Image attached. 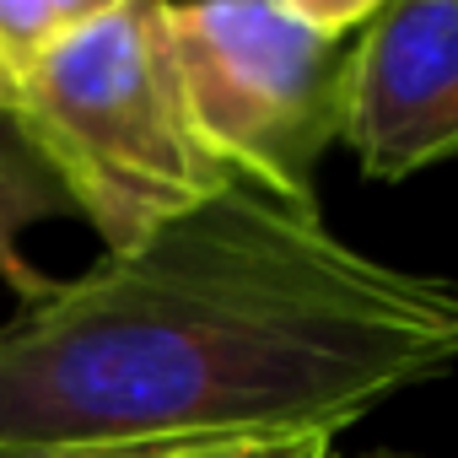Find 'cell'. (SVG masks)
Returning a JSON list of instances; mask_svg holds the SVG:
<instances>
[{"label": "cell", "mask_w": 458, "mask_h": 458, "mask_svg": "<svg viewBox=\"0 0 458 458\" xmlns=\"http://www.w3.org/2000/svg\"><path fill=\"white\" fill-rule=\"evenodd\" d=\"M458 367V286L340 243L318 205L221 189L0 329V447L335 437Z\"/></svg>", "instance_id": "1"}, {"label": "cell", "mask_w": 458, "mask_h": 458, "mask_svg": "<svg viewBox=\"0 0 458 458\" xmlns=\"http://www.w3.org/2000/svg\"><path fill=\"white\" fill-rule=\"evenodd\" d=\"M6 124L60 178L108 254L233 189L189 119L162 0H103L87 28L17 76Z\"/></svg>", "instance_id": "2"}, {"label": "cell", "mask_w": 458, "mask_h": 458, "mask_svg": "<svg viewBox=\"0 0 458 458\" xmlns=\"http://www.w3.org/2000/svg\"><path fill=\"white\" fill-rule=\"evenodd\" d=\"M377 0H162L167 55L210 157L276 199L318 205L345 76Z\"/></svg>", "instance_id": "3"}, {"label": "cell", "mask_w": 458, "mask_h": 458, "mask_svg": "<svg viewBox=\"0 0 458 458\" xmlns=\"http://www.w3.org/2000/svg\"><path fill=\"white\" fill-rule=\"evenodd\" d=\"M340 140L372 183L458 157V0L372 12L351 49Z\"/></svg>", "instance_id": "4"}, {"label": "cell", "mask_w": 458, "mask_h": 458, "mask_svg": "<svg viewBox=\"0 0 458 458\" xmlns=\"http://www.w3.org/2000/svg\"><path fill=\"white\" fill-rule=\"evenodd\" d=\"M60 216H76L71 194L28 151V140L12 124H0V286H6L22 308L44 302L55 292V276H44L22 254V233L38 226V221H60Z\"/></svg>", "instance_id": "5"}, {"label": "cell", "mask_w": 458, "mask_h": 458, "mask_svg": "<svg viewBox=\"0 0 458 458\" xmlns=\"http://www.w3.org/2000/svg\"><path fill=\"white\" fill-rule=\"evenodd\" d=\"M98 458H335V437L308 431H233V437H151L98 447Z\"/></svg>", "instance_id": "6"}, {"label": "cell", "mask_w": 458, "mask_h": 458, "mask_svg": "<svg viewBox=\"0 0 458 458\" xmlns=\"http://www.w3.org/2000/svg\"><path fill=\"white\" fill-rule=\"evenodd\" d=\"M103 0H0V60L12 76L55 55L76 28L92 22Z\"/></svg>", "instance_id": "7"}, {"label": "cell", "mask_w": 458, "mask_h": 458, "mask_svg": "<svg viewBox=\"0 0 458 458\" xmlns=\"http://www.w3.org/2000/svg\"><path fill=\"white\" fill-rule=\"evenodd\" d=\"M0 458H98V447H0Z\"/></svg>", "instance_id": "8"}, {"label": "cell", "mask_w": 458, "mask_h": 458, "mask_svg": "<svg viewBox=\"0 0 458 458\" xmlns=\"http://www.w3.org/2000/svg\"><path fill=\"white\" fill-rule=\"evenodd\" d=\"M12 98H17V76L6 71V60H0V119L12 114Z\"/></svg>", "instance_id": "9"}, {"label": "cell", "mask_w": 458, "mask_h": 458, "mask_svg": "<svg viewBox=\"0 0 458 458\" xmlns=\"http://www.w3.org/2000/svg\"><path fill=\"white\" fill-rule=\"evenodd\" d=\"M367 458H404V453H367Z\"/></svg>", "instance_id": "10"}]
</instances>
